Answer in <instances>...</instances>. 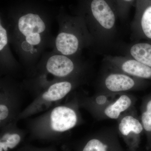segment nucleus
Here are the masks:
<instances>
[{"mask_svg": "<svg viewBox=\"0 0 151 151\" xmlns=\"http://www.w3.org/2000/svg\"><path fill=\"white\" fill-rule=\"evenodd\" d=\"M104 61L115 70L141 78L151 80V67L127 56L105 55Z\"/></svg>", "mask_w": 151, "mask_h": 151, "instance_id": "nucleus-6", "label": "nucleus"}, {"mask_svg": "<svg viewBox=\"0 0 151 151\" xmlns=\"http://www.w3.org/2000/svg\"><path fill=\"white\" fill-rule=\"evenodd\" d=\"M114 138L103 137L91 139L82 151H122Z\"/></svg>", "mask_w": 151, "mask_h": 151, "instance_id": "nucleus-11", "label": "nucleus"}, {"mask_svg": "<svg viewBox=\"0 0 151 151\" xmlns=\"http://www.w3.org/2000/svg\"><path fill=\"white\" fill-rule=\"evenodd\" d=\"M59 32L53 50L68 56H81L82 50L92 47L93 42L84 19L80 16L58 17Z\"/></svg>", "mask_w": 151, "mask_h": 151, "instance_id": "nucleus-3", "label": "nucleus"}, {"mask_svg": "<svg viewBox=\"0 0 151 151\" xmlns=\"http://www.w3.org/2000/svg\"><path fill=\"white\" fill-rule=\"evenodd\" d=\"M132 103V100L129 96L122 95L115 103L105 109V115L110 119H118L122 112L129 108Z\"/></svg>", "mask_w": 151, "mask_h": 151, "instance_id": "nucleus-13", "label": "nucleus"}, {"mask_svg": "<svg viewBox=\"0 0 151 151\" xmlns=\"http://www.w3.org/2000/svg\"><path fill=\"white\" fill-rule=\"evenodd\" d=\"M77 121L74 111L65 106L55 108L50 115L52 129L56 132H65L72 129L76 125Z\"/></svg>", "mask_w": 151, "mask_h": 151, "instance_id": "nucleus-8", "label": "nucleus"}, {"mask_svg": "<svg viewBox=\"0 0 151 151\" xmlns=\"http://www.w3.org/2000/svg\"><path fill=\"white\" fill-rule=\"evenodd\" d=\"M144 80L117 70V72L106 75L103 80V84L111 92H124L133 89L137 85L145 84Z\"/></svg>", "mask_w": 151, "mask_h": 151, "instance_id": "nucleus-7", "label": "nucleus"}, {"mask_svg": "<svg viewBox=\"0 0 151 151\" xmlns=\"http://www.w3.org/2000/svg\"><path fill=\"white\" fill-rule=\"evenodd\" d=\"M9 37L6 20L1 17L0 20V60L5 67L16 66L17 62L10 47Z\"/></svg>", "mask_w": 151, "mask_h": 151, "instance_id": "nucleus-9", "label": "nucleus"}, {"mask_svg": "<svg viewBox=\"0 0 151 151\" xmlns=\"http://www.w3.org/2000/svg\"><path fill=\"white\" fill-rule=\"evenodd\" d=\"M73 83L65 80L55 82L48 87L47 90L43 93L42 97L48 101H55L62 99L72 89Z\"/></svg>", "mask_w": 151, "mask_h": 151, "instance_id": "nucleus-12", "label": "nucleus"}, {"mask_svg": "<svg viewBox=\"0 0 151 151\" xmlns=\"http://www.w3.org/2000/svg\"><path fill=\"white\" fill-rule=\"evenodd\" d=\"M135 6L132 37L136 42L143 39L151 42V0H137Z\"/></svg>", "mask_w": 151, "mask_h": 151, "instance_id": "nucleus-5", "label": "nucleus"}, {"mask_svg": "<svg viewBox=\"0 0 151 151\" xmlns=\"http://www.w3.org/2000/svg\"><path fill=\"white\" fill-rule=\"evenodd\" d=\"M142 124L147 133V149L151 150V97L146 103L145 108L142 115Z\"/></svg>", "mask_w": 151, "mask_h": 151, "instance_id": "nucleus-14", "label": "nucleus"}, {"mask_svg": "<svg viewBox=\"0 0 151 151\" xmlns=\"http://www.w3.org/2000/svg\"><path fill=\"white\" fill-rule=\"evenodd\" d=\"M124 54L151 67V42H136L124 47Z\"/></svg>", "mask_w": 151, "mask_h": 151, "instance_id": "nucleus-10", "label": "nucleus"}, {"mask_svg": "<svg viewBox=\"0 0 151 151\" xmlns=\"http://www.w3.org/2000/svg\"><path fill=\"white\" fill-rule=\"evenodd\" d=\"M116 8L119 18L125 20L129 15L130 9L135 5L137 0H111Z\"/></svg>", "mask_w": 151, "mask_h": 151, "instance_id": "nucleus-15", "label": "nucleus"}, {"mask_svg": "<svg viewBox=\"0 0 151 151\" xmlns=\"http://www.w3.org/2000/svg\"><path fill=\"white\" fill-rule=\"evenodd\" d=\"M77 15L84 19L96 51H106L114 46L119 17L111 0H81Z\"/></svg>", "mask_w": 151, "mask_h": 151, "instance_id": "nucleus-2", "label": "nucleus"}, {"mask_svg": "<svg viewBox=\"0 0 151 151\" xmlns=\"http://www.w3.org/2000/svg\"><path fill=\"white\" fill-rule=\"evenodd\" d=\"M2 140L5 141L0 143V151H2L3 150L6 151L9 148L12 149L15 147L19 143L21 138L18 134H6L3 137Z\"/></svg>", "mask_w": 151, "mask_h": 151, "instance_id": "nucleus-16", "label": "nucleus"}, {"mask_svg": "<svg viewBox=\"0 0 151 151\" xmlns=\"http://www.w3.org/2000/svg\"><path fill=\"white\" fill-rule=\"evenodd\" d=\"M10 44L25 65L35 64L47 48L53 47L51 21L46 15L32 10L21 11L6 20Z\"/></svg>", "mask_w": 151, "mask_h": 151, "instance_id": "nucleus-1", "label": "nucleus"}, {"mask_svg": "<svg viewBox=\"0 0 151 151\" xmlns=\"http://www.w3.org/2000/svg\"><path fill=\"white\" fill-rule=\"evenodd\" d=\"M81 57L67 56L52 50L45 53L40 62L48 73L57 78H65L78 71L81 67Z\"/></svg>", "mask_w": 151, "mask_h": 151, "instance_id": "nucleus-4", "label": "nucleus"}, {"mask_svg": "<svg viewBox=\"0 0 151 151\" xmlns=\"http://www.w3.org/2000/svg\"><path fill=\"white\" fill-rule=\"evenodd\" d=\"M8 108L5 105L1 104L0 105V120L1 122L7 118L9 115Z\"/></svg>", "mask_w": 151, "mask_h": 151, "instance_id": "nucleus-17", "label": "nucleus"}, {"mask_svg": "<svg viewBox=\"0 0 151 151\" xmlns=\"http://www.w3.org/2000/svg\"><path fill=\"white\" fill-rule=\"evenodd\" d=\"M151 151V150H150Z\"/></svg>", "mask_w": 151, "mask_h": 151, "instance_id": "nucleus-18", "label": "nucleus"}]
</instances>
